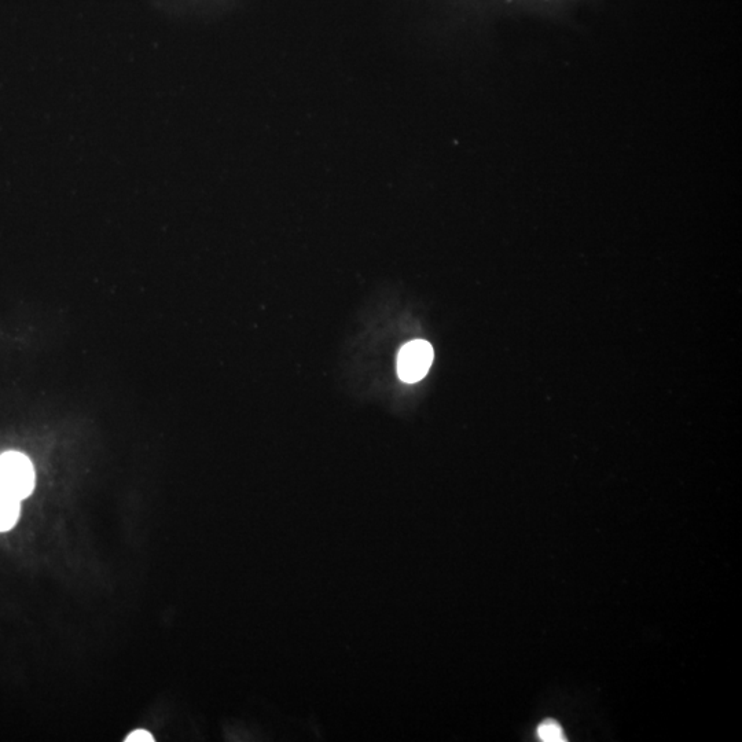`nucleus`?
Instances as JSON below:
<instances>
[{
    "label": "nucleus",
    "mask_w": 742,
    "mask_h": 742,
    "mask_svg": "<svg viewBox=\"0 0 742 742\" xmlns=\"http://www.w3.org/2000/svg\"><path fill=\"white\" fill-rule=\"evenodd\" d=\"M20 517V499L0 488V532L11 530Z\"/></svg>",
    "instance_id": "nucleus-3"
},
{
    "label": "nucleus",
    "mask_w": 742,
    "mask_h": 742,
    "mask_svg": "<svg viewBox=\"0 0 742 742\" xmlns=\"http://www.w3.org/2000/svg\"><path fill=\"white\" fill-rule=\"evenodd\" d=\"M127 742H153L154 738L152 734L146 732V730H135L130 736L126 738Z\"/></svg>",
    "instance_id": "nucleus-5"
},
{
    "label": "nucleus",
    "mask_w": 742,
    "mask_h": 742,
    "mask_svg": "<svg viewBox=\"0 0 742 742\" xmlns=\"http://www.w3.org/2000/svg\"><path fill=\"white\" fill-rule=\"evenodd\" d=\"M35 487V470L24 454L9 451L0 455V488L20 499L28 498Z\"/></svg>",
    "instance_id": "nucleus-1"
},
{
    "label": "nucleus",
    "mask_w": 742,
    "mask_h": 742,
    "mask_svg": "<svg viewBox=\"0 0 742 742\" xmlns=\"http://www.w3.org/2000/svg\"><path fill=\"white\" fill-rule=\"evenodd\" d=\"M538 737L539 740L545 742L565 741L562 727L558 725L556 721H550V719L549 721L543 722L542 725L538 727Z\"/></svg>",
    "instance_id": "nucleus-4"
},
{
    "label": "nucleus",
    "mask_w": 742,
    "mask_h": 742,
    "mask_svg": "<svg viewBox=\"0 0 742 742\" xmlns=\"http://www.w3.org/2000/svg\"><path fill=\"white\" fill-rule=\"evenodd\" d=\"M433 362L432 345L415 340L404 345L398 356V374L404 382H418L428 374Z\"/></svg>",
    "instance_id": "nucleus-2"
}]
</instances>
